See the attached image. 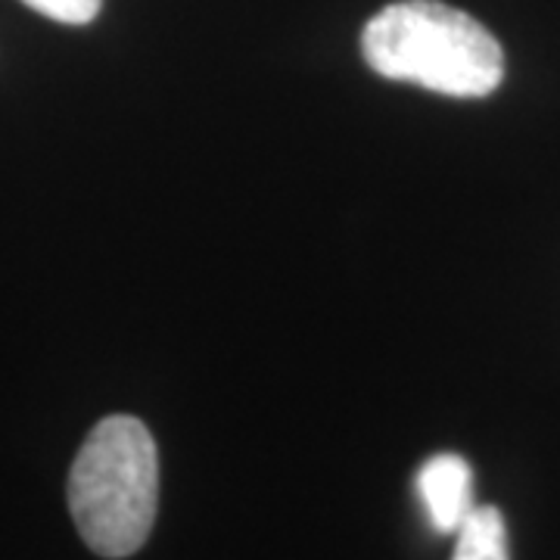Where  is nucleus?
I'll return each instance as SVG.
<instances>
[{"label": "nucleus", "mask_w": 560, "mask_h": 560, "mask_svg": "<svg viewBox=\"0 0 560 560\" xmlns=\"http://www.w3.org/2000/svg\"><path fill=\"white\" fill-rule=\"evenodd\" d=\"M361 57L389 81L445 97H489L504 79L495 35L442 0H396L361 32Z\"/></svg>", "instance_id": "nucleus-1"}, {"label": "nucleus", "mask_w": 560, "mask_h": 560, "mask_svg": "<svg viewBox=\"0 0 560 560\" xmlns=\"http://www.w3.org/2000/svg\"><path fill=\"white\" fill-rule=\"evenodd\" d=\"M69 514L101 558H131L147 541L160 504V455L143 420L103 418L69 470Z\"/></svg>", "instance_id": "nucleus-2"}, {"label": "nucleus", "mask_w": 560, "mask_h": 560, "mask_svg": "<svg viewBox=\"0 0 560 560\" xmlns=\"http://www.w3.org/2000/svg\"><path fill=\"white\" fill-rule=\"evenodd\" d=\"M415 489H418L433 529L442 536H455L460 521L474 508V470H470V464L460 455H452V452L433 455L420 464Z\"/></svg>", "instance_id": "nucleus-3"}, {"label": "nucleus", "mask_w": 560, "mask_h": 560, "mask_svg": "<svg viewBox=\"0 0 560 560\" xmlns=\"http://www.w3.org/2000/svg\"><path fill=\"white\" fill-rule=\"evenodd\" d=\"M455 536L458 539L452 560H511L508 523L492 504H474L470 514L455 529Z\"/></svg>", "instance_id": "nucleus-4"}, {"label": "nucleus", "mask_w": 560, "mask_h": 560, "mask_svg": "<svg viewBox=\"0 0 560 560\" xmlns=\"http://www.w3.org/2000/svg\"><path fill=\"white\" fill-rule=\"evenodd\" d=\"M22 3L47 20L66 22V25H88L101 13L103 0H22Z\"/></svg>", "instance_id": "nucleus-5"}]
</instances>
